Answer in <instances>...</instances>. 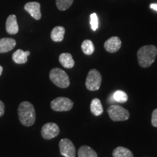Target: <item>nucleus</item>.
Instances as JSON below:
<instances>
[{
	"mask_svg": "<svg viewBox=\"0 0 157 157\" xmlns=\"http://www.w3.org/2000/svg\"><path fill=\"white\" fill-rule=\"evenodd\" d=\"M19 120L25 127L32 126L36 121V112L34 105L29 101H23L17 109Z\"/></svg>",
	"mask_w": 157,
	"mask_h": 157,
	"instance_id": "obj_1",
	"label": "nucleus"
},
{
	"mask_svg": "<svg viewBox=\"0 0 157 157\" xmlns=\"http://www.w3.org/2000/svg\"><path fill=\"white\" fill-rule=\"evenodd\" d=\"M157 56V48L154 45H146L137 51V60L143 68H148L153 64Z\"/></svg>",
	"mask_w": 157,
	"mask_h": 157,
	"instance_id": "obj_2",
	"label": "nucleus"
},
{
	"mask_svg": "<svg viewBox=\"0 0 157 157\" xmlns=\"http://www.w3.org/2000/svg\"><path fill=\"white\" fill-rule=\"evenodd\" d=\"M50 78L52 83L60 88H67L70 85V80L68 74L60 68H56L51 70Z\"/></svg>",
	"mask_w": 157,
	"mask_h": 157,
	"instance_id": "obj_3",
	"label": "nucleus"
},
{
	"mask_svg": "<svg viewBox=\"0 0 157 157\" xmlns=\"http://www.w3.org/2000/svg\"><path fill=\"white\" fill-rule=\"evenodd\" d=\"M111 119L113 121H126L129 118V113L126 109L117 105H111L108 109Z\"/></svg>",
	"mask_w": 157,
	"mask_h": 157,
	"instance_id": "obj_4",
	"label": "nucleus"
},
{
	"mask_svg": "<svg viewBox=\"0 0 157 157\" xmlns=\"http://www.w3.org/2000/svg\"><path fill=\"white\" fill-rule=\"evenodd\" d=\"M102 81L101 73L96 69H91L86 78V87L90 91H96L99 90Z\"/></svg>",
	"mask_w": 157,
	"mask_h": 157,
	"instance_id": "obj_5",
	"label": "nucleus"
},
{
	"mask_svg": "<svg viewBox=\"0 0 157 157\" xmlns=\"http://www.w3.org/2000/svg\"><path fill=\"white\" fill-rule=\"evenodd\" d=\"M50 105L51 109L55 111H68L73 108L74 102L68 98L58 97L51 101Z\"/></svg>",
	"mask_w": 157,
	"mask_h": 157,
	"instance_id": "obj_6",
	"label": "nucleus"
},
{
	"mask_svg": "<svg viewBox=\"0 0 157 157\" xmlns=\"http://www.w3.org/2000/svg\"><path fill=\"white\" fill-rule=\"evenodd\" d=\"M60 133V128L53 122H48L44 124L41 129V134L45 140H51L58 136Z\"/></svg>",
	"mask_w": 157,
	"mask_h": 157,
	"instance_id": "obj_7",
	"label": "nucleus"
},
{
	"mask_svg": "<svg viewBox=\"0 0 157 157\" xmlns=\"http://www.w3.org/2000/svg\"><path fill=\"white\" fill-rule=\"evenodd\" d=\"M60 154L64 157H75L76 148L73 143L68 138H63L59 143Z\"/></svg>",
	"mask_w": 157,
	"mask_h": 157,
	"instance_id": "obj_8",
	"label": "nucleus"
},
{
	"mask_svg": "<svg viewBox=\"0 0 157 157\" xmlns=\"http://www.w3.org/2000/svg\"><path fill=\"white\" fill-rule=\"evenodd\" d=\"M40 7V4L39 2H28L27 4H25V5L24 6L25 10L28 12L33 18L37 20V21L41 19V17H42V13H41Z\"/></svg>",
	"mask_w": 157,
	"mask_h": 157,
	"instance_id": "obj_9",
	"label": "nucleus"
},
{
	"mask_svg": "<svg viewBox=\"0 0 157 157\" xmlns=\"http://www.w3.org/2000/svg\"><path fill=\"white\" fill-rule=\"evenodd\" d=\"M121 39L118 36H112L105 41L104 44V48L107 52L111 53L117 52L121 48Z\"/></svg>",
	"mask_w": 157,
	"mask_h": 157,
	"instance_id": "obj_10",
	"label": "nucleus"
},
{
	"mask_svg": "<svg viewBox=\"0 0 157 157\" xmlns=\"http://www.w3.org/2000/svg\"><path fill=\"white\" fill-rule=\"evenodd\" d=\"M6 31L9 34L14 35L19 31L18 24L17 22V17L15 15H10L7 17L6 21Z\"/></svg>",
	"mask_w": 157,
	"mask_h": 157,
	"instance_id": "obj_11",
	"label": "nucleus"
},
{
	"mask_svg": "<svg viewBox=\"0 0 157 157\" xmlns=\"http://www.w3.org/2000/svg\"><path fill=\"white\" fill-rule=\"evenodd\" d=\"M16 45V41L12 38L0 39V53H5L11 51Z\"/></svg>",
	"mask_w": 157,
	"mask_h": 157,
	"instance_id": "obj_12",
	"label": "nucleus"
},
{
	"mask_svg": "<svg viewBox=\"0 0 157 157\" xmlns=\"http://www.w3.org/2000/svg\"><path fill=\"white\" fill-rule=\"evenodd\" d=\"M29 56H30L29 51L17 50L13 55V60L17 64H24L28 61Z\"/></svg>",
	"mask_w": 157,
	"mask_h": 157,
	"instance_id": "obj_13",
	"label": "nucleus"
},
{
	"mask_svg": "<svg viewBox=\"0 0 157 157\" xmlns=\"http://www.w3.org/2000/svg\"><path fill=\"white\" fill-rule=\"evenodd\" d=\"M59 62L66 68H72L75 64L73 57L70 53H62L59 56Z\"/></svg>",
	"mask_w": 157,
	"mask_h": 157,
	"instance_id": "obj_14",
	"label": "nucleus"
},
{
	"mask_svg": "<svg viewBox=\"0 0 157 157\" xmlns=\"http://www.w3.org/2000/svg\"><path fill=\"white\" fill-rule=\"evenodd\" d=\"M65 28L63 26H56L51 31V39L56 42H60L63 40Z\"/></svg>",
	"mask_w": 157,
	"mask_h": 157,
	"instance_id": "obj_15",
	"label": "nucleus"
},
{
	"mask_svg": "<svg viewBox=\"0 0 157 157\" xmlns=\"http://www.w3.org/2000/svg\"><path fill=\"white\" fill-rule=\"evenodd\" d=\"M90 110L91 112L93 113L96 117L101 115L103 112V109L102 106L101 102L98 98H94L90 103Z\"/></svg>",
	"mask_w": 157,
	"mask_h": 157,
	"instance_id": "obj_16",
	"label": "nucleus"
},
{
	"mask_svg": "<svg viewBox=\"0 0 157 157\" xmlns=\"http://www.w3.org/2000/svg\"><path fill=\"white\" fill-rule=\"evenodd\" d=\"M78 157H98V154L88 146H82L78 151Z\"/></svg>",
	"mask_w": 157,
	"mask_h": 157,
	"instance_id": "obj_17",
	"label": "nucleus"
},
{
	"mask_svg": "<svg viewBox=\"0 0 157 157\" xmlns=\"http://www.w3.org/2000/svg\"><path fill=\"white\" fill-rule=\"evenodd\" d=\"M113 157H133V154L128 148L122 146L116 148L113 151Z\"/></svg>",
	"mask_w": 157,
	"mask_h": 157,
	"instance_id": "obj_18",
	"label": "nucleus"
},
{
	"mask_svg": "<svg viewBox=\"0 0 157 157\" xmlns=\"http://www.w3.org/2000/svg\"><path fill=\"white\" fill-rule=\"evenodd\" d=\"M82 50L85 55L90 56L95 51V46H94L93 42L89 39L84 40L82 44Z\"/></svg>",
	"mask_w": 157,
	"mask_h": 157,
	"instance_id": "obj_19",
	"label": "nucleus"
},
{
	"mask_svg": "<svg viewBox=\"0 0 157 157\" xmlns=\"http://www.w3.org/2000/svg\"><path fill=\"white\" fill-rule=\"evenodd\" d=\"M113 99L114 100V101L118 102V103H124L127 101L128 96H127V93L122 90H117L113 93Z\"/></svg>",
	"mask_w": 157,
	"mask_h": 157,
	"instance_id": "obj_20",
	"label": "nucleus"
},
{
	"mask_svg": "<svg viewBox=\"0 0 157 157\" xmlns=\"http://www.w3.org/2000/svg\"><path fill=\"white\" fill-rule=\"evenodd\" d=\"M74 0H56V6L58 10L65 11L71 6Z\"/></svg>",
	"mask_w": 157,
	"mask_h": 157,
	"instance_id": "obj_21",
	"label": "nucleus"
},
{
	"mask_svg": "<svg viewBox=\"0 0 157 157\" xmlns=\"http://www.w3.org/2000/svg\"><path fill=\"white\" fill-rule=\"evenodd\" d=\"M98 25H99V23H98V15L96 13H92L90 15V26L93 31H96L98 29Z\"/></svg>",
	"mask_w": 157,
	"mask_h": 157,
	"instance_id": "obj_22",
	"label": "nucleus"
},
{
	"mask_svg": "<svg viewBox=\"0 0 157 157\" xmlns=\"http://www.w3.org/2000/svg\"><path fill=\"white\" fill-rule=\"evenodd\" d=\"M151 124L155 127H157V109L152 112Z\"/></svg>",
	"mask_w": 157,
	"mask_h": 157,
	"instance_id": "obj_23",
	"label": "nucleus"
},
{
	"mask_svg": "<svg viewBox=\"0 0 157 157\" xmlns=\"http://www.w3.org/2000/svg\"><path fill=\"white\" fill-rule=\"evenodd\" d=\"M5 104H4L2 101H0V117H2L4 113H5Z\"/></svg>",
	"mask_w": 157,
	"mask_h": 157,
	"instance_id": "obj_24",
	"label": "nucleus"
},
{
	"mask_svg": "<svg viewBox=\"0 0 157 157\" xmlns=\"http://www.w3.org/2000/svg\"><path fill=\"white\" fill-rule=\"evenodd\" d=\"M150 7L151 9L154 10L157 12V4H151L150 5Z\"/></svg>",
	"mask_w": 157,
	"mask_h": 157,
	"instance_id": "obj_25",
	"label": "nucleus"
},
{
	"mask_svg": "<svg viewBox=\"0 0 157 157\" xmlns=\"http://www.w3.org/2000/svg\"><path fill=\"white\" fill-rule=\"evenodd\" d=\"M2 71H3V68H2V66H0V76H1L2 74Z\"/></svg>",
	"mask_w": 157,
	"mask_h": 157,
	"instance_id": "obj_26",
	"label": "nucleus"
}]
</instances>
